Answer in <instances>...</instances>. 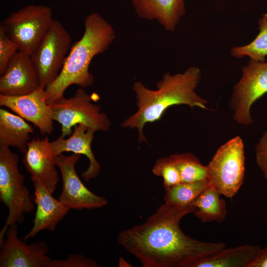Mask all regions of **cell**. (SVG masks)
Here are the masks:
<instances>
[{
	"label": "cell",
	"mask_w": 267,
	"mask_h": 267,
	"mask_svg": "<svg viewBox=\"0 0 267 267\" xmlns=\"http://www.w3.org/2000/svg\"><path fill=\"white\" fill-rule=\"evenodd\" d=\"M80 154H60L54 157L55 163L62 176L63 187L58 200L71 209H93L105 206L108 201L92 193L83 184L75 169Z\"/></svg>",
	"instance_id": "30bf717a"
},
{
	"label": "cell",
	"mask_w": 267,
	"mask_h": 267,
	"mask_svg": "<svg viewBox=\"0 0 267 267\" xmlns=\"http://www.w3.org/2000/svg\"><path fill=\"white\" fill-rule=\"evenodd\" d=\"M260 248L251 244L225 247L200 257L188 267H248Z\"/></svg>",
	"instance_id": "ac0fdd59"
},
{
	"label": "cell",
	"mask_w": 267,
	"mask_h": 267,
	"mask_svg": "<svg viewBox=\"0 0 267 267\" xmlns=\"http://www.w3.org/2000/svg\"><path fill=\"white\" fill-rule=\"evenodd\" d=\"M19 156L9 147L0 146V200L8 210L5 223L0 231V243L8 227L21 223L24 215L34 208L24 176L19 170Z\"/></svg>",
	"instance_id": "277c9868"
},
{
	"label": "cell",
	"mask_w": 267,
	"mask_h": 267,
	"mask_svg": "<svg viewBox=\"0 0 267 267\" xmlns=\"http://www.w3.org/2000/svg\"><path fill=\"white\" fill-rule=\"evenodd\" d=\"M44 89L40 87L31 93L17 96L0 94V105L33 124L42 134H50L54 130L53 120Z\"/></svg>",
	"instance_id": "7c38bea8"
},
{
	"label": "cell",
	"mask_w": 267,
	"mask_h": 267,
	"mask_svg": "<svg viewBox=\"0 0 267 267\" xmlns=\"http://www.w3.org/2000/svg\"><path fill=\"white\" fill-rule=\"evenodd\" d=\"M23 161L31 179L38 180L53 194L59 182V176L47 137L33 138L28 143Z\"/></svg>",
	"instance_id": "5bb4252c"
},
{
	"label": "cell",
	"mask_w": 267,
	"mask_h": 267,
	"mask_svg": "<svg viewBox=\"0 0 267 267\" xmlns=\"http://www.w3.org/2000/svg\"><path fill=\"white\" fill-rule=\"evenodd\" d=\"M221 195L210 185L208 186L191 204L195 208L193 214L203 222H223L227 209L226 202Z\"/></svg>",
	"instance_id": "ffe728a7"
},
{
	"label": "cell",
	"mask_w": 267,
	"mask_h": 267,
	"mask_svg": "<svg viewBox=\"0 0 267 267\" xmlns=\"http://www.w3.org/2000/svg\"><path fill=\"white\" fill-rule=\"evenodd\" d=\"M267 93V61L250 59L242 70V76L234 86L229 107L237 124L248 126L253 123L252 105Z\"/></svg>",
	"instance_id": "ba28073f"
},
{
	"label": "cell",
	"mask_w": 267,
	"mask_h": 267,
	"mask_svg": "<svg viewBox=\"0 0 267 267\" xmlns=\"http://www.w3.org/2000/svg\"><path fill=\"white\" fill-rule=\"evenodd\" d=\"M201 78V70L190 67L182 73H165L157 83L155 90L146 88L140 82L134 83L133 90L138 109L124 120L121 126L137 129L138 142H147L143 132L144 126L159 120L169 107L183 104L191 108L198 107L208 110L207 101L195 91Z\"/></svg>",
	"instance_id": "7a4b0ae2"
},
{
	"label": "cell",
	"mask_w": 267,
	"mask_h": 267,
	"mask_svg": "<svg viewBox=\"0 0 267 267\" xmlns=\"http://www.w3.org/2000/svg\"><path fill=\"white\" fill-rule=\"evenodd\" d=\"M35 188V203L37 209L33 225L23 239L26 241L34 238L43 230L53 231L71 209L54 198L38 180L32 179Z\"/></svg>",
	"instance_id": "9a60e30c"
},
{
	"label": "cell",
	"mask_w": 267,
	"mask_h": 267,
	"mask_svg": "<svg viewBox=\"0 0 267 267\" xmlns=\"http://www.w3.org/2000/svg\"><path fill=\"white\" fill-rule=\"evenodd\" d=\"M255 158L264 178L267 179V129L255 146Z\"/></svg>",
	"instance_id": "4316f807"
},
{
	"label": "cell",
	"mask_w": 267,
	"mask_h": 267,
	"mask_svg": "<svg viewBox=\"0 0 267 267\" xmlns=\"http://www.w3.org/2000/svg\"><path fill=\"white\" fill-rule=\"evenodd\" d=\"M185 0H132L136 14L141 18L157 20L164 29L174 32L186 12Z\"/></svg>",
	"instance_id": "e0dca14e"
},
{
	"label": "cell",
	"mask_w": 267,
	"mask_h": 267,
	"mask_svg": "<svg viewBox=\"0 0 267 267\" xmlns=\"http://www.w3.org/2000/svg\"><path fill=\"white\" fill-rule=\"evenodd\" d=\"M93 259L81 254H70L65 259L52 260L49 267H98Z\"/></svg>",
	"instance_id": "484cf974"
},
{
	"label": "cell",
	"mask_w": 267,
	"mask_h": 267,
	"mask_svg": "<svg viewBox=\"0 0 267 267\" xmlns=\"http://www.w3.org/2000/svg\"><path fill=\"white\" fill-rule=\"evenodd\" d=\"M0 243V267H49L51 259L43 240L27 244L18 236L17 224L9 226Z\"/></svg>",
	"instance_id": "8fae6325"
},
{
	"label": "cell",
	"mask_w": 267,
	"mask_h": 267,
	"mask_svg": "<svg viewBox=\"0 0 267 267\" xmlns=\"http://www.w3.org/2000/svg\"><path fill=\"white\" fill-rule=\"evenodd\" d=\"M152 171L163 178L165 189L181 182L179 173L169 156L157 159Z\"/></svg>",
	"instance_id": "cb8c5ba5"
},
{
	"label": "cell",
	"mask_w": 267,
	"mask_h": 267,
	"mask_svg": "<svg viewBox=\"0 0 267 267\" xmlns=\"http://www.w3.org/2000/svg\"><path fill=\"white\" fill-rule=\"evenodd\" d=\"M259 32L249 44L233 47L231 54L237 58L247 56L259 61H266L267 56V13L263 14L258 22Z\"/></svg>",
	"instance_id": "603a6c76"
},
{
	"label": "cell",
	"mask_w": 267,
	"mask_h": 267,
	"mask_svg": "<svg viewBox=\"0 0 267 267\" xmlns=\"http://www.w3.org/2000/svg\"><path fill=\"white\" fill-rule=\"evenodd\" d=\"M54 20L50 6L29 4L11 13L1 24L8 37L17 45L19 51L31 56Z\"/></svg>",
	"instance_id": "8992f818"
},
{
	"label": "cell",
	"mask_w": 267,
	"mask_h": 267,
	"mask_svg": "<svg viewBox=\"0 0 267 267\" xmlns=\"http://www.w3.org/2000/svg\"><path fill=\"white\" fill-rule=\"evenodd\" d=\"M176 166L181 182H191L209 179L207 166L191 153L173 154L169 156Z\"/></svg>",
	"instance_id": "7402d4cb"
},
{
	"label": "cell",
	"mask_w": 267,
	"mask_h": 267,
	"mask_svg": "<svg viewBox=\"0 0 267 267\" xmlns=\"http://www.w3.org/2000/svg\"><path fill=\"white\" fill-rule=\"evenodd\" d=\"M34 131L33 127L21 117L0 109V146L15 147L24 154Z\"/></svg>",
	"instance_id": "d6986e66"
},
{
	"label": "cell",
	"mask_w": 267,
	"mask_h": 267,
	"mask_svg": "<svg viewBox=\"0 0 267 267\" xmlns=\"http://www.w3.org/2000/svg\"><path fill=\"white\" fill-rule=\"evenodd\" d=\"M248 267H267V246L259 249Z\"/></svg>",
	"instance_id": "83f0119b"
},
{
	"label": "cell",
	"mask_w": 267,
	"mask_h": 267,
	"mask_svg": "<svg viewBox=\"0 0 267 267\" xmlns=\"http://www.w3.org/2000/svg\"><path fill=\"white\" fill-rule=\"evenodd\" d=\"M128 267L131 266L130 264L126 262L124 259L122 258L120 259L119 261V266L120 267Z\"/></svg>",
	"instance_id": "f1b7e54d"
},
{
	"label": "cell",
	"mask_w": 267,
	"mask_h": 267,
	"mask_svg": "<svg viewBox=\"0 0 267 267\" xmlns=\"http://www.w3.org/2000/svg\"><path fill=\"white\" fill-rule=\"evenodd\" d=\"M84 27L82 38L71 47L59 75L44 89L48 104L63 98L64 91L72 85L91 86L94 78L89 72L90 62L95 55L107 50L115 39L112 26L98 13L89 14Z\"/></svg>",
	"instance_id": "3957f363"
},
{
	"label": "cell",
	"mask_w": 267,
	"mask_h": 267,
	"mask_svg": "<svg viewBox=\"0 0 267 267\" xmlns=\"http://www.w3.org/2000/svg\"><path fill=\"white\" fill-rule=\"evenodd\" d=\"M71 37L62 24L54 19L31 58L37 72L40 87H45L59 75L70 48Z\"/></svg>",
	"instance_id": "9c48e42d"
},
{
	"label": "cell",
	"mask_w": 267,
	"mask_h": 267,
	"mask_svg": "<svg viewBox=\"0 0 267 267\" xmlns=\"http://www.w3.org/2000/svg\"><path fill=\"white\" fill-rule=\"evenodd\" d=\"M209 179L191 182H181L165 189V203L174 206H189L206 187Z\"/></svg>",
	"instance_id": "44dd1931"
},
{
	"label": "cell",
	"mask_w": 267,
	"mask_h": 267,
	"mask_svg": "<svg viewBox=\"0 0 267 267\" xmlns=\"http://www.w3.org/2000/svg\"><path fill=\"white\" fill-rule=\"evenodd\" d=\"M92 100V95L80 88L73 96L69 98L64 97L48 104L53 120L61 125V136H70L72 128L79 124L86 125L96 132L109 130V119L105 113L101 112L99 105L91 102Z\"/></svg>",
	"instance_id": "52a82bcc"
},
{
	"label": "cell",
	"mask_w": 267,
	"mask_h": 267,
	"mask_svg": "<svg viewBox=\"0 0 267 267\" xmlns=\"http://www.w3.org/2000/svg\"><path fill=\"white\" fill-rule=\"evenodd\" d=\"M40 87L38 75L31 56L18 51L0 78V94H28Z\"/></svg>",
	"instance_id": "4fadbf2b"
},
{
	"label": "cell",
	"mask_w": 267,
	"mask_h": 267,
	"mask_svg": "<svg viewBox=\"0 0 267 267\" xmlns=\"http://www.w3.org/2000/svg\"><path fill=\"white\" fill-rule=\"evenodd\" d=\"M19 51L17 45L7 35L0 25V75L3 74L11 58Z\"/></svg>",
	"instance_id": "d4e9b609"
},
{
	"label": "cell",
	"mask_w": 267,
	"mask_h": 267,
	"mask_svg": "<svg viewBox=\"0 0 267 267\" xmlns=\"http://www.w3.org/2000/svg\"><path fill=\"white\" fill-rule=\"evenodd\" d=\"M194 211L191 205L164 203L143 223L121 231L117 241L144 267H188L200 257L225 247L223 242L197 240L182 231L180 220Z\"/></svg>",
	"instance_id": "6da1fadb"
},
{
	"label": "cell",
	"mask_w": 267,
	"mask_h": 267,
	"mask_svg": "<svg viewBox=\"0 0 267 267\" xmlns=\"http://www.w3.org/2000/svg\"><path fill=\"white\" fill-rule=\"evenodd\" d=\"M96 131L86 125L79 124L73 128L68 138L60 136L50 142L51 152L54 157L64 152L84 155L89 160V165L82 174L87 182L95 178L100 172V166L96 160L91 149V143Z\"/></svg>",
	"instance_id": "2e32d148"
},
{
	"label": "cell",
	"mask_w": 267,
	"mask_h": 267,
	"mask_svg": "<svg viewBox=\"0 0 267 267\" xmlns=\"http://www.w3.org/2000/svg\"><path fill=\"white\" fill-rule=\"evenodd\" d=\"M207 166L210 186L232 199L245 177V148L242 138L236 136L222 145Z\"/></svg>",
	"instance_id": "5b68a950"
}]
</instances>
